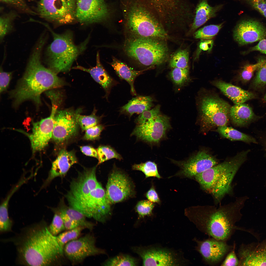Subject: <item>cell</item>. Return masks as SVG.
Here are the masks:
<instances>
[{
  "label": "cell",
  "instance_id": "obj_1",
  "mask_svg": "<svg viewBox=\"0 0 266 266\" xmlns=\"http://www.w3.org/2000/svg\"><path fill=\"white\" fill-rule=\"evenodd\" d=\"M21 264L30 266H61L65 256L56 236L44 222L24 229L14 240Z\"/></svg>",
  "mask_w": 266,
  "mask_h": 266
},
{
  "label": "cell",
  "instance_id": "obj_2",
  "mask_svg": "<svg viewBox=\"0 0 266 266\" xmlns=\"http://www.w3.org/2000/svg\"><path fill=\"white\" fill-rule=\"evenodd\" d=\"M46 42L39 39L30 55L23 75L15 88L10 93L13 100V106L18 107L24 101H32L36 105L41 104V95L50 89L59 88L65 84L57 74L45 67L41 63V54Z\"/></svg>",
  "mask_w": 266,
  "mask_h": 266
},
{
  "label": "cell",
  "instance_id": "obj_3",
  "mask_svg": "<svg viewBox=\"0 0 266 266\" xmlns=\"http://www.w3.org/2000/svg\"><path fill=\"white\" fill-rule=\"evenodd\" d=\"M245 197L237 198L233 201L218 207L198 205L189 207L185 213L201 232L214 238L226 241L236 230L245 231L237 226L241 219V210Z\"/></svg>",
  "mask_w": 266,
  "mask_h": 266
},
{
  "label": "cell",
  "instance_id": "obj_4",
  "mask_svg": "<svg viewBox=\"0 0 266 266\" xmlns=\"http://www.w3.org/2000/svg\"><path fill=\"white\" fill-rule=\"evenodd\" d=\"M250 151L248 150L241 152L231 159L217 164L195 177L201 188L212 195L215 203H220L225 196L232 193L233 180Z\"/></svg>",
  "mask_w": 266,
  "mask_h": 266
},
{
  "label": "cell",
  "instance_id": "obj_5",
  "mask_svg": "<svg viewBox=\"0 0 266 266\" xmlns=\"http://www.w3.org/2000/svg\"><path fill=\"white\" fill-rule=\"evenodd\" d=\"M41 23L48 29L53 38L45 52V61L48 68L57 74L69 71L74 61L86 49L90 36L81 44L76 45L71 31L57 33L45 23Z\"/></svg>",
  "mask_w": 266,
  "mask_h": 266
},
{
  "label": "cell",
  "instance_id": "obj_6",
  "mask_svg": "<svg viewBox=\"0 0 266 266\" xmlns=\"http://www.w3.org/2000/svg\"><path fill=\"white\" fill-rule=\"evenodd\" d=\"M165 40L133 36L126 40L125 51L129 57L142 65H159L168 56V49Z\"/></svg>",
  "mask_w": 266,
  "mask_h": 266
},
{
  "label": "cell",
  "instance_id": "obj_7",
  "mask_svg": "<svg viewBox=\"0 0 266 266\" xmlns=\"http://www.w3.org/2000/svg\"><path fill=\"white\" fill-rule=\"evenodd\" d=\"M198 101L200 123L204 130L227 126L231 106L217 95L209 93L200 96Z\"/></svg>",
  "mask_w": 266,
  "mask_h": 266
},
{
  "label": "cell",
  "instance_id": "obj_8",
  "mask_svg": "<svg viewBox=\"0 0 266 266\" xmlns=\"http://www.w3.org/2000/svg\"><path fill=\"white\" fill-rule=\"evenodd\" d=\"M127 23L129 29L134 36L166 40L169 38L157 16L142 6L135 5L132 7L129 13Z\"/></svg>",
  "mask_w": 266,
  "mask_h": 266
},
{
  "label": "cell",
  "instance_id": "obj_9",
  "mask_svg": "<svg viewBox=\"0 0 266 266\" xmlns=\"http://www.w3.org/2000/svg\"><path fill=\"white\" fill-rule=\"evenodd\" d=\"M110 204L105 191L100 183L88 194L69 205L86 217L104 223L110 212Z\"/></svg>",
  "mask_w": 266,
  "mask_h": 266
},
{
  "label": "cell",
  "instance_id": "obj_10",
  "mask_svg": "<svg viewBox=\"0 0 266 266\" xmlns=\"http://www.w3.org/2000/svg\"><path fill=\"white\" fill-rule=\"evenodd\" d=\"M76 0H40L37 14L54 23H70L76 20Z\"/></svg>",
  "mask_w": 266,
  "mask_h": 266
},
{
  "label": "cell",
  "instance_id": "obj_11",
  "mask_svg": "<svg viewBox=\"0 0 266 266\" xmlns=\"http://www.w3.org/2000/svg\"><path fill=\"white\" fill-rule=\"evenodd\" d=\"M63 251L73 265L81 263L88 257L105 253L96 246L95 238L91 233L69 242L64 246Z\"/></svg>",
  "mask_w": 266,
  "mask_h": 266
},
{
  "label": "cell",
  "instance_id": "obj_12",
  "mask_svg": "<svg viewBox=\"0 0 266 266\" xmlns=\"http://www.w3.org/2000/svg\"><path fill=\"white\" fill-rule=\"evenodd\" d=\"M170 126L169 118L160 114L145 123L137 125L131 134L149 143H157L164 137Z\"/></svg>",
  "mask_w": 266,
  "mask_h": 266
},
{
  "label": "cell",
  "instance_id": "obj_13",
  "mask_svg": "<svg viewBox=\"0 0 266 266\" xmlns=\"http://www.w3.org/2000/svg\"><path fill=\"white\" fill-rule=\"evenodd\" d=\"M79 110H58L55 115L52 138L58 143L66 141L77 133L79 125L76 115Z\"/></svg>",
  "mask_w": 266,
  "mask_h": 266
},
{
  "label": "cell",
  "instance_id": "obj_14",
  "mask_svg": "<svg viewBox=\"0 0 266 266\" xmlns=\"http://www.w3.org/2000/svg\"><path fill=\"white\" fill-rule=\"evenodd\" d=\"M180 170L175 175L194 179L200 173L218 164L216 159L205 150H201L187 160L173 162Z\"/></svg>",
  "mask_w": 266,
  "mask_h": 266
},
{
  "label": "cell",
  "instance_id": "obj_15",
  "mask_svg": "<svg viewBox=\"0 0 266 266\" xmlns=\"http://www.w3.org/2000/svg\"><path fill=\"white\" fill-rule=\"evenodd\" d=\"M108 13L105 0H76V19L82 24L100 22Z\"/></svg>",
  "mask_w": 266,
  "mask_h": 266
},
{
  "label": "cell",
  "instance_id": "obj_16",
  "mask_svg": "<svg viewBox=\"0 0 266 266\" xmlns=\"http://www.w3.org/2000/svg\"><path fill=\"white\" fill-rule=\"evenodd\" d=\"M194 240L197 244L196 250L203 261L210 265L218 264L233 248V246L228 245L226 241L212 237L203 240L195 238Z\"/></svg>",
  "mask_w": 266,
  "mask_h": 266
},
{
  "label": "cell",
  "instance_id": "obj_17",
  "mask_svg": "<svg viewBox=\"0 0 266 266\" xmlns=\"http://www.w3.org/2000/svg\"><path fill=\"white\" fill-rule=\"evenodd\" d=\"M96 167L84 169L71 182L66 197L69 204L82 198L96 188L100 183L96 176Z\"/></svg>",
  "mask_w": 266,
  "mask_h": 266
},
{
  "label": "cell",
  "instance_id": "obj_18",
  "mask_svg": "<svg viewBox=\"0 0 266 266\" xmlns=\"http://www.w3.org/2000/svg\"><path fill=\"white\" fill-rule=\"evenodd\" d=\"M132 183L124 174L115 170L109 175L105 191L110 203L121 202L131 196L133 193Z\"/></svg>",
  "mask_w": 266,
  "mask_h": 266
},
{
  "label": "cell",
  "instance_id": "obj_19",
  "mask_svg": "<svg viewBox=\"0 0 266 266\" xmlns=\"http://www.w3.org/2000/svg\"><path fill=\"white\" fill-rule=\"evenodd\" d=\"M58 107L52 104L49 116L33 123L32 133L29 136L33 152L43 149L52 137L54 116Z\"/></svg>",
  "mask_w": 266,
  "mask_h": 266
},
{
  "label": "cell",
  "instance_id": "obj_20",
  "mask_svg": "<svg viewBox=\"0 0 266 266\" xmlns=\"http://www.w3.org/2000/svg\"><path fill=\"white\" fill-rule=\"evenodd\" d=\"M234 39L243 46L266 39V27L253 19L244 20L236 26L233 33Z\"/></svg>",
  "mask_w": 266,
  "mask_h": 266
},
{
  "label": "cell",
  "instance_id": "obj_21",
  "mask_svg": "<svg viewBox=\"0 0 266 266\" xmlns=\"http://www.w3.org/2000/svg\"><path fill=\"white\" fill-rule=\"evenodd\" d=\"M133 250L141 258L144 266H175L180 264L175 254L166 249L137 247L134 248Z\"/></svg>",
  "mask_w": 266,
  "mask_h": 266
},
{
  "label": "cell",
  "instance_id": "obj_22",
  "mask_svg": "<svg viewBox=\"0 0 266 266\" xmlns=\"http://www.w3.org/2000/svg\"><path fill=\"white\" fill-rule=\"evenodd\" d=\"M238 255L239 266H266V240L260 243L242 244Z\"/></svg>",
  "mask_w": 266,
  "mask_h": 266
},
{
  "label": "cell",
  "instance_id": "obj_23",
  "mask_svg": "<svg viewBox=\"0 0 266 266\" xmlns=\"http://www.w3.org/2000/svg\"><path fill=\"white\" fill-rule=\"evenodd\" d=\"M77 162L74 152L62 149L57 157L52 163L48 178L44 182L41 189L47 186L55 178L65 176L71 167Z\"/></svg>",
  "mask_w": 266,
  "mask_h": 266
},
{
  "label": "cell",
  "instance_id": "obj_24",
  "mask_svg": "<svg viewBox=\"0 0 266 266\" xmlns=\"http://www.w3.org/2000/svg\"><path fill=\"white\" fill-rule=\"evenodd\" d=\"M72 68L89 73L94 80L104 89L106 93V97L108 95L111 88L116 84V82L108 74L101 64L99 52L97 53L96 64L95 66L87 68L77 66Z\"/></svg>",
  "mask_w": 266,
  "mask_h": 266
},
{
  "label": "cell",
  "instance_id": "obj_25",
  "mask_svg": "<svg viewBox=\"0 0 266 266\" xmlns=\"http://www.w3.org/2000/svg\"><path fill=\"white\" fill-rule=\"evenodd\" d=\"M211 83L235 104L244 103L254 99L256 97V95L252 92L221 80L213 81Z\"/></svg>",
  "mask_w": 266,
  "mask_h": 266
},
{
  "label": "cell",
  "instance_id": "obj_26",
  "mask_svg": "<svg viewBox=\"0 0 266 266\" xmlns=\"http://www.w3.org/2000/svg\"><path fill=\"white\" fill-rule=\"evenodd\" d=\"M229 118L235 126L245 127L258 120L261 117L256 115L249 106L244 103L231 107Z\"/></svg>",
  "mask_w": 266,
  "mask_h": 266
},
{
  "label": "cell",
  "instance_id": "obj_27",
  "mask_svg": "<svg viewBox=\"0 0 266 266\" xmlns=\"http://www.w3.org/2000/svg\"><path fill=\"white\" fill-rule=\"evenodd\" d=\"M223 6L222 4L212 7L208 4V0H200L196 8L195 15L190 32L194 31L209 19L215 17Z\"/></svg>",
  "mask_w": 266,
  "mask_h": 266
},
{
  "label": "cell",
  "instance_id": "obj_28",
  "mask_svg": "<svg viewBox=\"0 0 266 266\" xmlns=\"http://www.w3.org/2000/svg\"><path fill=\"white\" fill-rule=\"evenodd\" d=\"M153 100L150 96H137L122 107L120 113L128 115L130 117L135 113L140 114L150 109L153 106Z\"/></svg>",
  "mask_w": 266,
  "mask_h": 266
},
{
  "label": "cell",
  "instance_id": "obj_29",
  "mask_svg": "<svg viewBox=\"0 0 266 266\" xmlns=\"http://www.w3.org/2000/svg\"><path fill=\"white\" fill-rule=\"evenodd\" d=\"M110 65L118 76L129 83L132 95H136V94L134 86V81L136 78L141 74L144 70H134L114 57L113 58Z\"/></svg>",
  "mask_w": 266,
  "mask_h": 266
},
{
  "label": "cell",
  "instance_id": "obj_30",
  "mask_svg": "<svg viewBox=\"0 0 266 266\" xmlns=\"http://www.w3.org/2000/svg\"><path fill=\"white\" fill-rule=\"evenodd\" d=\"M58 212L63 213L77 223L79 226L92 231L95 225L93 222L88 221L86 216L77 210L65 205H61L58 208L52 209Z\"/></svg>",
  "mask_w": 266,
  "mask_h": 266
},
{
  "label": "cell",
  "instance_id": "obj_31",
  "mask_svg": "<svg viewBox=\"0 0 266 266\" xmlns=\"http://www.w3.org/2000/svg\"><path fill=\"white\" fill-rule=\"evenodd\" d=\"M216 131L224 137L232 141H242L249 144L258 143L257 140L252 136L227 126L218 127Z\"/></svg>",
  "mask_w": 266,
  "mask_h": 266
},
{
  "label": "cell",
  "instance_id": "obj_32",
  "mask_svg": "<svg viewBox=\"0 0 266 266\" xmlns=\"http://www.w3.org/2000/svg\"><path fill=\"white\" fill-rule=\"evenodd\" d=\"M189 54L186 49L181 50L174 53L169 62V66L172 68H188Z\"/></svg>",
  "mask_w": 266,
  "mask_h": 266
},
{
  "label": "cell",
  "instance_id": "obj_33",
  "mask_svg": "<svg viewBox=\"0 0 266 266\" xmlns=\"http://www.w3.org/2000/svg\"><path fill=\"white\" fill-rule=\"evenodd\" d=\"M17 17L12 12L4 14L0 17V40L2 41L5 37L12 32L13 29V22Z\"/></svg>",
  "mask_w": 266,
  "mask_h": 266
},
{
  "label": "cell",
  "instance_id": "obj_34",
  "mask_svg": "<svg viewBox=\"0 0 266 266\" xmlns=\"http://www.w3.org/2000/svg\"><path fill=\"white\" fill-rule=\"evenodd\" d=\"M85 229L84 227L80 226L61 233L56 236L57 241L63 250L64 246L67 243L78 238L82 231Z\"/></svg>",
  "mask_w": 266,
  "mask_h": 266
},
{
  "label": "cell",
  "instance_id": "obj_35",
  "mask_svg": "<svg viewBox=\"0 0 266 266\" xmlns=\"http://www.w3.org/2000/svg\"><path fill=\"white\" fill-rule=\"evenodd\" d=\"M132 168L134 170L142 172L146 178L154 177L158 179L162 178L159 173L157 165L154 162L148 161L139 164H135L133 166Z\"/></svg>",
  "mask_w": 266,
  "mask_h": 266
},
{
  "label": "cell",
  "instance_id": "obj_36",
  "mask_svg": "<svg viewBox=\"0 0 266 266\" xmlns=\"http://www.w3.org/2000/svg\"><path fill=\"white\" fill-rule=\"evenodd\" d=\"M79 111L77 114L76 119L79 125L83 130L86 131L90 128L98 125L101 117L96 115V111L95 109L91 114L88 116L80 115Z\"/></svg>",
  "mask_w": 266,
  "mask_h": 266
},
{
  "label": "cell",
  "instance_id": "obj_37",
  "mask_svg": "<svg viewBox=\"0 0 266 266\" xmlns=\"http://www.w3.org/2000/svg\"><path fill=\"white\" fill-rule=\"evenodd\" d=\"M169 74L170 78L173 83L179 87H181L189 81V68H174Z\"/></svg>",
  "mask_w": 266,
  "mask_h": 266
},
{
  "label": "cell",
  "instance_id": "obj_38",
  "mask_svg": "<svg viewBox=\"0 0 266 266\" xmlns=\"http://www.w3.org/2000/svg\"><path fill=\"white\" fill-rule=\"evenodd\" d=\"M223 24L222 23L217 25H210L204 26L195 32L194 37L196 39H212L217 33Z\"/></svg>",
  "mask_w": 266,
  "mask_h": 266
},
{
  "label": "cell",
  "instance_id": "obj_39",
  "mask_svg": "<svg viewBox=\"0 0 266 266\" xmlns=\"http://www.w3.org/2000/svg\"><path fill=\"white\" fill-rule=\"evenodd\" d=\"M136 259L126 255H120L110 258L102 264L105 266H136Z\"/></svg>",
  "mask_w": 266,
  "mask_h": 266
},
{
  "label": "cell",
  "instance_id": "obj_40",
  "mask_svg": "<svg viewBox=\"0 0 266 266\" xmlns=\"http://www.w3.org/2000/svg\"><path fill=\"white\" fill-rule=\"evenodd\" d=\"M97 150L98 157V165L112 159L115 158L119 160L122 159L120 155L109 146H100Z\"/></svg>",
  "mask_w": 266,
  "mask_h": 266
},
{
  "label": "cell",
  "instance_id": "obj_41",
  "mask_svg": "<svg viewBox=\"0 0 266 266\" xmlns=\"http://www.w3.org/2000/svg\"><path fill=\"white\" fill-rule=\"evenodd\" d=\"M265 58H260L256 63L253 64H247L243 66L239 75L240 81L246 83L249 81L252 76L254 73L262 64Z\"/></svg>",
  "mask_w": 266,
  "mask_h": 266
},
{
  "label": "cell",
  "instance_id": "obj_42",
  "mask_svg": "<svg viewBox=\"0 0 266 266\" xmlns=\"http://www.w3.org/2000/svg\"><path fill=\"white\" fill-rule=\"evenodd\" d=\"M252 82L253 88L255 90L262 89L266 85V58L256 70Z\"/></svg>",
  "mask_w": 266,
  "mask_h": 266
},
{
  "label": "cell",
  "instance_id": "obj_43",
  "mask_svg": "<svg viewBox=\"0 0 266 266\" xmlns=\"http://www.w3.org/2000/svg\"><path fill=\"white\" fill-rule=\"evenodd\" d=\"M53 212L54 215L48 228L50 233L53 235L56 236L66 229L60 215L56 212Z\"/></svg>",
  "mask_w": 266,
  "mask_h": 266
},
{
  "label": "cell",
  "instance_id": "obj_44",
  "mask_svg": "<svg viewBox=\"0 0 266 266\" xmlns=\"http://www.w3.org/2000/svg\"><path fill=\"white\" fill-rule=\"evenodd\" d=\"M160 106L158 105L151 109L145 111L136 118L135 122L139 125L150 121L160 114Z\"/></svg>",
  "mask_w": 266,
  "mask_h": 266
},
{
  "label": "cell",
  "instance_id": "obj_45",
  "mask_svg": "<svg viewBox=\"0 0 266 266\" xmlns=\"http://www.w3.org/2000/svg\"><path fill=\"white\" fill-rule=\"evenodd\" d=\"M155 205L148 200H141L136 204V210L140 217H144L151 214Z\"/></svg>",
  "mask_w": 266,
  "mask_h": 266
},
{
  "label": "cell",
  "instance_id": "obj_46",
  "mask_svg": "<svg viewBox=\"0 0 266 266\" xmlns=\"http://www.w3.org/2000/svg\"><path fill=\"white\" fill-rule=\"evenodd\" d=\"M2 2L10 5L25 13L32 15L37 13L34 12L28 6L25 0H0Z\"/></svg>",
  "mask_w": 266,
  "mask_h": 266
},
{
  "label": "cell",
  "instance_id": "obj_47",
  "mask_svg": "<svg viewBox=\"0 0 266 266\" xmlns=\"http://www.w3.org/2000/svg\"><path fill=\"white\" fill-rule=\"evenodd\" d=\"M104 128L101 125H98L90 128L86 130L83 138L87 140H94L98 138Z\"/></svg>",
  "mask_w": 266,
  "mask_h": 266
},
{
  "label": "cell",
  "instance_id": "obj_48",
  "mask_svg": "<svg viewBox=\"0 0 266 266\" xmlns=\"http://www.w3.org/2000/svg\"><path fill=\"white\" fill-rule=\"evenodd\" d=\"M246 2L266 18V0H239Z\"/></svg>",
  "mask_w": 266,
  "mask_h": 266
},
{
  "label": "cell",
  "instance_id": "obj_49",
  "mask_svg": "<svg viewBox=\"0 0 266 266\" xmlns=\"http://www.w3.org/2000/svg\"><path fill=\"white\" fill-rule=\"evenodd\" d=\"M235 244L234 243L233 249L229 252L221 266H239V261L235 253Z\"/></svg>",
  "mask_w": 266,
  "mask_h": 266
},
{
  "label": "cell",
  "instance_id": "obj_50",
  "mask_svg": "<svg viewBox=\"0 0 266 266\" xmlns=\"http://www.w3.org/2000/svg\"><path fill=\"white\" fill-rule=\"evenodd\" d=\"M0 73V92L1 93L5 91L8 86L12 79V72L3 71L1 66Z\"/></svg>",
  "mask_w": 266,
  "mask_h": 266
},
{
  "label": "cell",
  "instance_id": "obj_51",
  "mask_svg": "<svg viewBox=\"0 0 266 266\" xmlns=\"http://www.w3.org/2000/svg\"><path fill=\"white\" fill-rule=\"evenodd\" d=\"M53 211L57 212L61 217L65 227L66 229L69 230L80 226L76 222L73 221L65 214L52 209Z\"/></svg>",
  "mask_w": 266,
  "mask_h": 266
},
{
  "label": "cell",
  "instance_id": "obj_52",
  "mask_svg": "<svg viewBox=\"0 0 266 266\" xmlns=\"http://www.w3.org/2000/svg\"><path fill=\"white\" fill-rule=\"evenodd\" d=\"M146 196L148 200L152 202L159 204L161 203L158 195L153 186L146 193Z\"/></svg>",
  "mask_w": 266,
  "mask_h": 266
},
{
  "label": "cell",
  "instance_id": "obj_53",
  "mask_svg": "<svg viewBox=\"0 0 266 266\" xmlns=\"http://www.w3.org/2000/svg\"><path fill=\"white\" fill-rule=\"evenodd\" d=\"M80 148L81 152L85 155L98 159L97 150L93 147L89 146H81Z\"/></svg>",
  "mask_w": 266,
  "mask_h": 266
},
{
  "label": "cell",
  "instance_id": "obj_54",
  "mask_svg": "<svg viewBox=\"0 0 266 266\" xmlns=\"http://www.w3.org/2000/svg\"><path fill=\"white\" fill-rule=\"evenodd\" d=\"M258 51L266 54V39L260 41L256 45L249 49L248 51Z\"/></svg>",
  "mask_w": 266,
  "mask_h": 266
},
{
  "label": "cell",
  "instance_id": "obj_55",
  "mask_svg": "<svg viewBox=\"0 0 266 266\" xmlns=\"http://www.w3.org/2000/svg\"><path fill=\"white\" fill-rule=\"evenodd\" d=\"M213 44L212 40L208 39L201 41L199 44V47L201 50L210 51L211 49Z\"/></svg>",
  "mask_w": 266,
  "mask_h": 266
},
{
  "label": "cell",
  "instance_id": "obj_56",
  "mask_svg": "<svg viewBox=\"0 0 266 266\" xmlns=\"http://www.w3.org/2000/svg\"><path fill=\"white\" fill-rule=\"evenodd\" d=\"M263 148L264 150L265 156H266V141L263 145Z\"/></svg>",
  "mask_w": 266,
  "mask_h": 266
},
{
  "label": "cell",
  "instance_id": "obj_57",
  "mask_svg": "<svg viewBox=\"0 0 266 266\" xmlns=\"http://www.w3.org/2000/svg\"><path fill=\"white\" fill-rule=\"evenodd\" d=\"M263 99L264 101L266 102V93L264 96Z\"/></svg>",
  "mask_w": 266,
  "mask_h": 266
}]
</instances>
